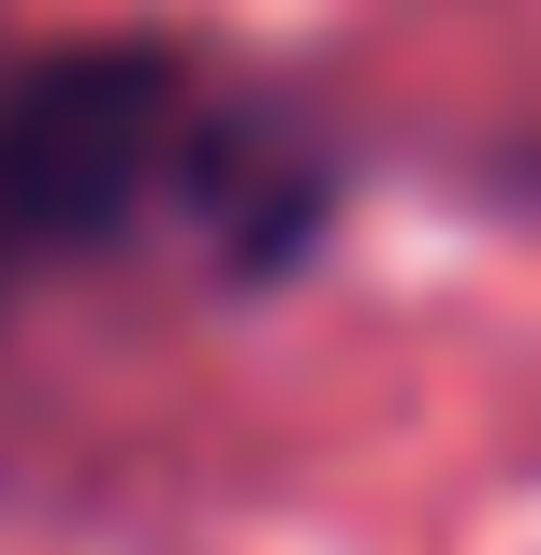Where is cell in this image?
Segmentation results:
<instances>
[{
	"label": "cell",
	"mask_w": 541,
	"mask_h": 555,
	"mask_svg": "<svg viewBox=\"0 0 541 555\" xmlns=\"http://www.w3.org/2000/svg\"><path fill=\"white\" fill-rule=\"evenodd\" d=\"M220 103L234 88H205L146 29L0 59V293L44 263H103L117 234L191 205L205 146H220Z\"/></svg>",
	"instance_id": "obj_1"
}]
</instances>
